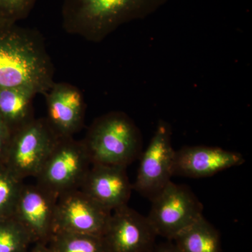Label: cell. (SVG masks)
Returning <instances> with one entry per match:
<instances>
[{
    "mask_svg": "<svg viewBox=\"0 0 252 252\" xmlns=\"http://www.w3.org/2000/svg\"><path fill=\"white\" fill-rule=\"evenodd\" d=\"M32 238L14 217L0 220V252H28Z\"/></svg>",
    "mask_w": 252,
    "mask_h": 252,
    "instance_id": "cell-17",
    "label": "cell"
},
{
    "mask_svg": "<svg viewBox=\"0 0 252 252\" xmlns=\"http://www.w3.org/2000/svg\"><path fill=\"white\" fill-rule=\"evenodd\" d=\"M51 252H109L102 236L56 232L48 243Z\"/></svg>",
    "mask_w": 252,
    "mask_h": 252,
    "instance_id": "cell-16",
    "label": "cell"
},
{
    "mask_svg": "<svg viewBox=\"0 0 252 252\" xmlns=\"http://www.w3.org/2000/svg\"><path fill=\"white\" fill-rule=\"evenodd\" d=\"M12 135L9 126L0 117V165L4 164Z\"/></svg>",
    "mask_w": 252,
    "mask_h": 252,
    "instance_id": "cell-20",
    "label": "cell"
},
{
    "mask_svg": "<svg viewBox=\"0 0 252 252\" xmlns=\"http://www.w3.org/2000/svg\"><path fill=\"white\" fill-rule=\"evenodd\" d=\"M45 96L47 117L52 130L59 137H72L82 129L86 103L82 93L65 82H54Z\"/></svg>",
    "mask_w": 252,
    "mask_h": 252,
    "instance_id": "cell-11",
    "label": "cell"
},
{
    "mask_svg": "<svg viewBox=\"0 0 252 252\" xmlns=\"http://www.w3.org/2000/svg\"><path fill=\"white\" fill-rule=\"evenodd\" d=\"M147 218L157 236L174 238L203 216V206L187 186L171 182L152 200Z\"/></svg>",
    "mask_w": 252,
    "mask_h": 252,
    "instance_id": "cell-5",
    "label": "cell"
},
{
    "mask_svg": "<svg viewBox=\"0 0 252 252\" xmlns=\"http://www.w3.org/2000/svg\"><path fill=\"white\" fill-rule=\"evenodd\" d=\"M151 252H182L180 249L176 246L175 243H165L160 244V245H155L153 250Z\"/></svg>",
    "mask_w": 252,
    "mask_h": 252,
    "instance_id": "cell-21",
    "label": "cell"
},
{
    "mask_svg": "<svg viewBox=\"0 0 252 252\" xmlns=\"http://www.w3.org/2000/svg\"><path fill=\"white\" fill-rule=\"evenodd\" d=\"M126 168L117 165H91L79 189L112 212L127 205L133 189Z\"/></svg>",
    "mask_w": 252,
    "mask_h": 252,
    "instance_id": "cell-12",
    "label": "cell"
},
{
    "mask_svg": "<svg viewBox=\"0 0 252 252\" xmlns=\"http://www.w3.org/2000/svg\"><path fill=\"white\" fill-rule=\"evenodd\" d=\"M175 150L172 144V129L160 121L148 147L140 155V165L132 189L149 200L171 182Z\"/></svg>",
    "mask_w": 252,
    "mask_h": 252,
    "instance_id": "cell-7",
    "label": "cell"
},
{
    "mask_svg": "<svg viewBox=\"0 0 252 252\" xmlns=\"http://www.w3.org/2000/svg\"><path fill=\"white\" fill-rule=\"evenodd\" d=\"M59 138L46 118L34 119L13 133L4 165L21 180L36 177Z\"/></svg>",
    "mask_w": 252,
    "mask_h": 252,
    "instance_id": "cell-6",
    "label": "cell"
},
{
    "mask_svg": "<svg viewBox=\"0 0 252 252\" xmlns=\"http://www.w3.org/2000/svg\"><path fill=\"white\" fill-rule=\"evenodd\" d=\"M157 237L147 217L127 205L112 212L102 235L109 252H151Z\"/></svg>",
    "mask_w": 252,
    "mask_h": 252,
    "instance_id": "cell-10",
    "label": "cell"
},
{
    "mask_svg": "<svg viewBox=\"0 0 252 252\" xmlns=\"http://www.w3.org/2000/svg\"><path fill=\"white\" fill-rule=\"evenodd\" d=\"M182 252H220L218 230L201 216L174 238Z\"/></svg>",
    "mask_w": 252,
    "mask_h": 252,
    "instance_id": "cell-15",
    "label": "cell"
},
{
    "mask_svg": "<svg viewBox=\"0 0 252 252\" xmlns=\"http://www.w3.org/2000/svg\"><path fill=\"white\" fill-rule=\"evenodd\" d=\"M111 215L81 189H75L58 198L54 233L102 236Z\"/></svg>",
    "mask_w": 252,
    "mask_h": 252,
    "instance_id": "cell-8",
    "label": "cell"
},
{
    "mask_svg": "<svg viewBox=\"0 0 252 252\" xmlns=\"http://www.w3.org/2000/svg\"><path fill=\"white\" fill-rule=\"evenodd\" d=\"M167 1L64 0L63 29L91 42H100L122 25L147 17Z\"/></svg>",
    "mask_w": 252,
    "mask_h": 252,
    "instance_id": "cell-2",
    "label": "cell"
},
{
    "mask_svg": "<svg viewBox=\"0 0 252 252\" xmlns=\"http://www.w3.org/2000/svg\"><path fill=\"white\" fill-rule=\"evenodd\" d=\"M54 78V64L40 33L17 23L0 22V87L44 94Z\"/></svg>",
    "mask_w": 252,
    "mask_h": 252,
    "instance_id": "cell-1",
    "label": "cell"
},
{
    "mask_svg": "<svg viewBox=\"0 0 252 252\" xmlns=\"http://www.w3.org/2000/svg\"><path fill=\"white\" fill-rule=\"evenodd\" d=\"M58 198L37 184H23L13 217L27 230L33 243L48 244L54 235Z\"/></svg>",
    "mask_w": 252,
    "mask_h": 252,
    "instance_id": "cell-9",
    "label": "cell"
},
{
    "mask_svg": "<svg viewBox=\"0 0 252 252\" xmlns=\"http://www.w3.org/2000/svg\"><path fill=\"white\" fill-rule=\"evenodd\" d=\"M36 0H0V22L17 23L31 14Z\"/></svg>",
    "mask_w": 252,
    "mask_h": 252,
    "instance_id": "cell-19",
    "label": "cell"
},
{
    "mask_svg": "<svg viewBox=\"0 0 252 252\" xmlns=\"http://www.w3.org/2000/svg\"><path fill=\"white\" fill-rule=\"evenodd\" d=\"M34 91L21 87H0V117L12 133L35 119Z\"/></svg>",
    "mask_w": 252,
    "mask_h": 252,
    "instance_id": "cell-14",
    "label": "cell"
},
{
    "mask_svg": "<svg viewBox=\"0 0 252 252\" xmlns=\"http://www.w3.org/2000/svg\"><path fill=\"white\" fill-rule=\"evenodd\" d=\"M91 166L82 140L59 137L35 177L36 183L56 196L80 189Z\"/></svg>",
    "mask_w": 252,
    "mask_h": 252,
    "instance_id": "cell-4",
    "label": "cell"
},
{
    "mask_svg": "<svg viewBox=\"0 0 252 252\" xmlns=\"http://www.w3.org/2000/svg\"><path fill=\"white\" fill-rule=\"evenodd\" d=\"M23 181L14 175L4 165H0V220L14 215Z\"/></svg>",
    "mask_w": 252,
    "mask_h": 252,
    "instance_id": "cell-18",
    "label": "cell"
},
{
    "mask_svg": "<svg viewBox=\"0 0 252 252\" xmlns=\"http://www.w3.org/2000/svg\"><path fill=\"white\" fill-rule=\"evenodd\" d=\"M91 165L127 167L142 152V137L135 122L122 112L107 113L94 119L82 140Z\"/></svg>",
    "mask_w": 252,
    "mask_h": 252,
    "instance_id": "cell-3",
    "label": "cell"
},
{
    "mask_svg": "<svg viewBox=\"0 0 252 252\" xmlns=\"http://www.w3.org/2000/svg\"><path fill=\"white\" fill-rule=\"evenodd\" d=\"M30 251L28 252H51L48 244L36 243Z\"/></svg>",
    "mask_w": 252,
    "mask_h": 252,
    "instance_id": "cell-22",
    "label": "cell"
},
{
    "mask_svg": "<svg viewBox=\"0 0 252 252\" xmlns=\"http://www.w3.org/2000/svg\"><path fill=\"white\" fill-rule=\"evenodd\" d=\"M241 154L220 147L207 146L185 147L175 151L173 175L190 178L211 177L245 163Z\"/></svg>",
    "mask_w": 252,
    "mask_h": 252,
    "instance_id": "cell-13",
    "label": "cell"
}]
</instances>
